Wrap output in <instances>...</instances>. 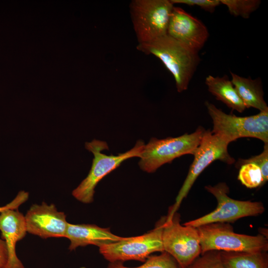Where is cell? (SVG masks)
I'll list each match as a JSON object with an SVG mask.
<instances>
[{"label": "cell", "mask_w": 268, "mask_h": 268, "mask_svg": "<svg viewBox=\"0 0 268 268\" xmlns=\"http://www.w3.org/2000/svg\"><path fill=\"white\" fill-rule=\"evenodd\" d=\"M108 268H179L174 259L168 253L163 252L159 255L149 256L144 263L137 267H125L121 262L110 263Z\"/></svg>", "instance_id": "ac0fdd59"}, {"label": "cell", "mask_w": 268, "mask_h": 268, "mask_svg": "<svg viewBox=\"0 0 268 268\" xmlns=\"http://www.w3.org/2000/svg\"><path fill=\"white\" fill-rule=\"evenodd\" d=\"M205 129L199 127L194 133L163 139L151 137L145 144L138 165L143 171L153 173L160 166L183 155L194 154L201 143Z\"/></svg>", "instance_id": "277c9868"}, {"label": "cell", "mask_w": 268, "mask_h": 268, "mask_svg": "<svg viewBox=\"0 0 268 268\" xmlns=\"http://www.w3.org/2000/svg\"><path fill=\"white\" fill-rule=\"evenodd\" d=\"M240 167L238 179L243 185L250 189L263 186V175L259 166L248 163Z\"/></svg>", "instance_id": "ffe728a7"}, {"label": "cell", "mask_w": 268, "mask_h": 268, "mask_svg": "<svg viewBox=\"0 0 268 268\" xmlns=\"http://www.w3.org/2000/svg\"><path fill=\"white\" fill-rule=\"evenodd\" d=\"M8 254L4 241L0 238V268H4L7 262Z\"/></svg>", "instance_id": "d4e9b609"}, {"label": "cell", "mask_w": 268, "mask_h": 268, "mask_svg": "<svg viewBox=\"0 0 268 268\" xmlns=\"http://www.w3.org/2000/svg\"><path fill=\"white\" fill-rule=\"evenodd\" d=\"M65 238L70 241L69 250L78 247L94 245L100 247L118 241L123 237L111 232L109 228H103L94 224H73L68 223Z\"/></svg>", "instance_id": "5bb4252c"}, {"label": "cell", "mask_w": 268, "mask_h": 268, "mask_svg": "<svg viewBox=\"0 0 268 268\" xmlns=\"http://www.w3.org/2000/svg\"><path fill=\"white\" fill-rule=\"evenodd\" d=\"M229 143L218 135L209 130H205L201 143L194 154V159L190 166L188 175L176 197L174 204L170 207L167 215L172 216L179 208L183 199L201 173L212 162L220 160L228 164L235 160L228 151Z\"/></svg>", "instance_id": "9c48e42d"}, {"label": "cell", "mask_w": 268, "mask_h": 268, "mask_svg": "<svg viewBox=\"0 0 268 268\" xmlns=\"http://www.w3.org/2000/svg\"><path fill=\"white\" fill-rule=\"evenodd\" d=\"M231 82L246 108L253 107L261 111L268 110L264 99L261 82L258 79L240 76L231 72Z\"/></svg>", "instance_id": "9a60e30c"}, {"label": "cell", "mask_w": 268, "mask_h": 268, "mask_svg": "<svg viewBox=\"0 0 268 268\" xmlns=\"http://www.w3.org/2000/svg\"><path fill=\"white\" fill-rule=\"evenodd\" d=\"M136 48L145 54L155 56L162 62L173 75L179 92L188 89L201 61L199 52L167 35L138 44Z\"/></svg>", "instance_id": "6da1fadb"}, {"label": "cell", "mask_w": 268, "mask_h": 268, "mask_svg": "<svg viewBox=\"0 0 268 268\" xmlns=\"http://www.w3.org/2000/svg\"><path fill=\"white\" fill-rule=\"evenodd\" d=\"M205 189L215 197L217 201L216 208L203 216L184 223V225L197 228L212 223H229L244 217L261 214L265 211L261 202L239 201L229 197V188L224 182L213 186H205Z\"/></svg>", "instance_id": "ba28073f"}, {"label": "cell", "mask_w": 268, "mask_h": 268, "mask_svg": "<svg viewBox=\"0 0 268 268\" xmlns=\"http://www.w3.org/2000/svg\"><path fill=\"white\" fill-rule=\"evenodd\" d=\"M145 144L138 140L130 150L117 155H108L102 153L108 150L106 142L94 139L85 143V147L91 152L94 158L90 171L87 177L72 192V196L77 200L89 203L93 201L95 188L97 184L105 176L118 167L125 160L133 157H140Z\"/></svg>", "instance_id": "7a4b0ae2"}, {"label": "cell", "mask_w": 268, "mask_h": 268, "mask_svg": "<svg viewBox=\"0 0 268 268\" xmlns=\"http://www.w3.org/2000/svg\"><path fill=\"white\" fill-rule=\"evenodd\" d=\"M248 163H254L260 167L263 178V185H264L268 180V143H265L264 150L261 153L248 159H239L236 165L240 166Z\"/></svg>", "instance_id": "7402d4cb"}, {"label": "cell", "mask_w": 268, "mask_h": 268, "mask_svg": "<svg viewBox=\"0 0 268 268\" xmlns=\"http://www.w3.org/2000/svg\"><path fill=\"white\" fill-rule=\"evenodd\" d=\"M167 35L199 52L207 40L209 33L200 20L182 8L174 6Z\"/></svg>", "instance_id": "7c38bea8"}, {"label": "cell", "mask_w": 268, "mask_h": 268, "mask_svg": "<svg viewBox=\"0 0 268 268\" xmlns=\"http://www.w3.org/2000/svg\"><path fill=\"white\" fill-rule=\"evenodd\" d=\"M162 241L164 251L174 259L179 268H187L201 255L197 228L181 225L177 212L171 217L165 216Z\"/></svg>", "instance_id": "52a82bcc"}, {"label": "cell", "mask_w": 268, "mask_h": 268, "mask_svg": "<svg viewBox=\"0 0 268 268\" xmlns=\"http://www.w3.org/2000/svg\"><path fill=\"white\" fill-rule=\"evenodd\" d=\"M174 7L170 0H133L130 10L138 42H150L167 35Z\"/></svg>", "instance_id": "8992f818"}, {"label": "cell", "mask_w": 268, "mask_h": 268, "mask_svg": "<svg viewBox=\"0 0 268 268\" xmlns=\"http://www.w3.org/2000/svg\"><path fill=\"white\" fill-rule=\"evenodd\" d=\"M24 217L27 233L44 239L65 238L68 222L65 213L55 204H33Z\"/></svg>", "instance_id": "8fae6325"}, {"label": "cell", "mask_w": 268, "mask_h": 268, "mask_svg": "<svg viewBox=\"0 0 268 268\" xmlns=\"http://www.w3.org/2000/svg\"><path fill=\"white\" fill-rule=\"evenodd\" d=\"M220 2L227 7L231 14L244 18H249L261 3L260 0H220Z\"/></svg>", "instance_id": "d6986e66"}, {"label": "cell", "mask_w": 268, "mask_h": 268, "mask_svg": "<svg viewBox=\"0 0 268 268\" xmlns=\"http://www.w3.org/2000/svg\"><path fill=\"white\" fill-rule=\"evenodd\" d=\"M29 197V194L24 191L18 192L14 199L4 206H0V212L7 209H17L23 203L26 202Z\"/></svg>", "instance_id": "cb8c5ba5"}, {"label": "cell", "mask_w": 268, "mask_h": 268, "mask_svg": "<svg viewBox=\"0 0 268 268\" xmlns=\"http://www.w3.org/2000/svg\"><path fill=\"white\" fill-rule=\"evenodd\" d=\"M220 257L224 268H268L266 252L220 251Z\"/></svg>", "instance_id": "e0dca14e"}, {"label": "cell", "mask_w": 268, "mask_h": 268, "mask_svg": "<svg viewBox=\"0 0 268 268\" xmlns=\"http://www.w3.org/2000/svg\"><path fill=\"white\" fill-rule=\"evenodd\" d=\"M0 231L6 244L8 258L4 268H25L16 253V244L27 233L24 215L17 209L0 212Z\"/></svg>", "instance_id": "4fadbf2b"}, {"label": "cell", "mask_w": 268, "mask_h": 268, "mask_svg": "<svg viewBox=\"0 0 268 268\" xmlns=\"http://www.w3.org/2000/svg\"><path fill=\"white\" fill-rule=\"evenodd\" d=\"M205 105L212 120L211 132L227 143L241 137L256 138L268 143V110L255 115L238 117L224 113L208 101Z\"/></svg>", "instance_id": "5b68a950"}, {"label": "cell", "mask_w": 268, "mask_h": 268, "mask_svg": "<svg viewBox=\"0 0 268 268\" xmlns=\"http://www.w3.org/2000/svg\"><path fill=\"white\" fill-rule=\"evenodd\" d=\"M205 82L208 90L216 99L224 103L229 108L240 113L246 109L244 104L227 75L214 77L209 75L206 77Z\"/></svg>", "instance_id": "2e32d148"}, {"label": "cell", "mask_w": 268, "mask_h": 268, "mask_svg": "<svg viewBox=\"0 0 268 268\" xmlns=\"http://www.w3.org/2000/svg\"><path fill=\"white\" fill-rule=\"evenodd\" d=\"M201 254L209 251L225 252H267L268 238L262 234L256 236L238 234L228 223H212L197 228Z\"/></svg>", "instance_id": "3957f363"}, {"label": "cell", "mask_w": 268, "mask_h": 268, "mask_svg": "<svg viewBox=\"0 0 268 268\" xmlns=\"http://www.w3.org/2000/svg\"><path fill=\"white\" fill-rule=\"evenodd\" d=\"M187 268H224L219 251H209L201 254Z\"/></svg>", "instance_id": "44dd1931"}, {"label": "cell", "mask_w": 268, "mask_h": 268, "mask_svg": "<svg viewBox=\"0 0 268 268\" xmlns=\"http://www.w3.org/2000/svg\"><path fill=\"white\" fill-rule=\"evenodd\" d=\"M165 216L157 223L155 227L142 235L123 237L121 240L99 247V252L110 262H123L136 260L144 262L149 255L156 252L164 251L162 233Z\"/></svg>", "instance_id": "30bf717a"}, {"label": "cell", "mask_w": 268, "mask_h": 268, "mask_svg": "<svg viewBox=\"0 0 268 268\" xmlns=\"http://www.w3.org/2000/svg\"><path fill=\"white\" fill-rule=\"evenodd\" d=\"M175 3L185 4L190 6H198L205 11L213 12L215 8L220 4V0H170Z\"/></svg>", "instance_id": "603a6c76"}]
</instances>
